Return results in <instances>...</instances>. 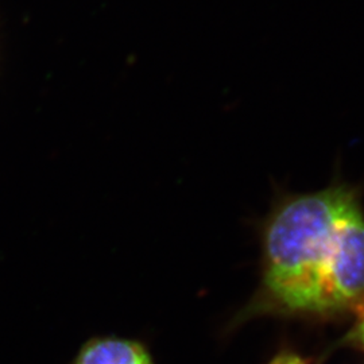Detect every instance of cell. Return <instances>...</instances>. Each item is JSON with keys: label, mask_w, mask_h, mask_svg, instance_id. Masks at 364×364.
I'll return each mask as SVG.
<instances>
[{"label": "cell", "mask_w": 364, "mask_h": 364, "mask_svg": "<svg viewBox=\"0 0 364 364\" xmlns=\"http://www.w3.org/2000/svg\"><path fill=\"white\" fill-rule=\"evenodd\" d=\"M338 346L351 347L364 352V309L356 313V320L351 329L338 341Z\"/></svg>", "instance_id": "3957f363"}, {"label": "cell", "mask_w": 364, "mask_h": 364, "mask_svg": "<svg viewBox=\"0 0 364 364\" xmlns=\"http://www.w3.org/2000/svg\"><path fill=\"white\" fill-rule=\"evenodd\" d=\"M72 364H153L151 356L138 341L120 338L90 340Z\"/></svg>", "instance_id": "7a4b0ae2"}, {"label": "cell", "mask_w": 364, "mask_h": 364, "mask_svg": "<svg viewBox=\"0 0 364 364\" xmlns=\"http://www.w3.org/2000/svg\"><path fill=\"white\" fill-rule=\"evenodd\" d=\"M269 364H308L299 355L291 353V352H284L275 356L273 360Z\"/></svg>", "instance_id": "277c9868"}, {"label": "cell", "mask_w": 364, "mask_h": 364, "mask_svg": "<svg viewBox=\"0 0 364 364\" xmlns=\"http://www.w3.org/2000/svg\"><path fill=\"white\" fill-rule=\"evenodd\" d=\"M364 309V209L347 185L284 200L264 223L262 273L237 314L328 320Z\"/></svg>", "instance_id": "6da1fadb"}]
</instances>
